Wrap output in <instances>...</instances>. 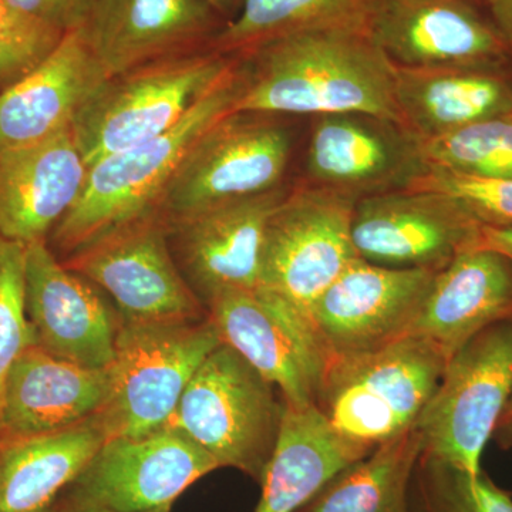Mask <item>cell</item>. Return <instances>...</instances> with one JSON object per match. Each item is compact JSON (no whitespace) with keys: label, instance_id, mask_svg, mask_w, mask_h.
Segmentation results:
<instances>
[{"label":"cell","instance_id":"6da1fadb","mask_svg":"<svg viewBox=\"0 0 512 512\" xmlns=\"http://www.w3.org/2000/svg\"><path fill=\"white\" fill-rule=\"evenodd\" d=\"M239 59L244 87L234 113H360L402 124L396 66L366 30L298 33Z\"/></svg>","mask_w":512,"mask_h":512},{"label":"cell","instance_id":"7a4b0ae2","mask_svg":"<svg viewBox=\"0 0 512 512\" xmlns=\"http://www.w3.org/2000/svg\"><path fill=\"white\" fill-rule=\"evenodd\" d=\"M244 87L241 59L164 134L93 164L72 210L52 231L55 249L67 256L117 228L160 210L168 184L194 144L217 121L234 113Z\"/></svg>","mask_w":512,"mask_h":512},{"label":"cell","instance_id":"3957f363","mask_svg":"<svg viewBox=\"0 0 512 512\" xmlns=\"http://www.w3.org/2000/svg\"><path fill=\"white\" fill-rule=\"evenodd\" d=\"M447 362L436 345L417 335L336 357L329 362L316 407L343 439L375 450L414 427Z\"/></svg>","mask_w":512,"mask_h":512},{"label":"cell","instance_id":"277c9868","mask_svg":"<svg viewBox=\"0 0 512 512\" xmlns=\"http://www.w3.org/2000/svg\"><path fill=\"white\" fill-rule=\"evenodd\" d=\"M237 60L204 47L109 77L72 123L87 167L173 128Z\"/></svg>","mask_w":512,"mask_h":512},{"label":"cell","instance_id":"5b68a950","mask_svg":"<svg viewBox=\"0 0 512 512\" xmlns=\"http://www.w3.org/2000/svg\"><path fill=\"white\" fill-rule=\"evenodd\" d=\"M284 409L278 390L221 343L192 377L167 427L183 433L220 468H235L261 484Z\"/></svg>","mask_w":512,"mask_h":512},{"label":"cell","instance_id":"8992f818","mask_svg":"<svg viewBox=\"0 0 512 512\" xmlns=\"http://www.w3.org/2000/svg\"><path fill=\"white\" fill-rule=\"evenodd\" d=\"M221 343L210 315L191 322H121L110 396L99 414L107 439L167 427L192 377Z\"/></svg>","mask_w":512,"mask_h":512},{"label":"cell","instance_id":"52a82bcc","mask_svg":"<svg viewBox=\"0 0 512 512\" xmlns=\"http://www.w3.org/2000/svg\"><path fill=\"white\" fill-rule=\"evenodd\" d=\"M512 397V319L481 330L448 359L414 429L423 456L480 474L484 448Z\"/></svg>","mask_w":512,"mask_h":512},{"label":"cell","instance_id":"ba28073f","mask_svg":"<svg viewBox=\"0 0 512 512\" xmlns=\"http://www.w3.org/2000/svg\"><path fill=\"white\" fill-rule=\"evenodd\" d=\"M62 262L110 299L121 322H191L208 316L178 269L161 210L117 228Z\"/></svg>","mask_w":512,"mask_h":512},{"label":"cell","instance_id":"9c48e42d","mask_svg":"<svg viewBox=\"0 0 512 512\" xmlns=\"http://www.w3.org/2000/svg\"><path fill=\"white\" fill-rule=\"evenodd\" d=\"M357 201L318 185L288 192L266 227L259 286L309 318L313 303L359 259L352 239Z\"/></svg>","mask_w":512,"mask_h":512},{"label":"cell","instance_id":"30bf717a","mask_svg":"<svg viewBox=\"0 0 512 512\" xmlns=\"http://www.w3.org/2000/svg\"><path fill=\"white\" fill-rule=\"evenodd\" d=\"M218 468L210 454L170 427L114 437L104 441L56 505L72 512H150L173 505Z\"/></svg>","mask_w":512,"mask_h":512},{"label":"cell","instance_id":"8fae6325","mask_svg":"<svg viewBox=\"0 0 512 512\" xmlns=\"http://www.w3.org/2000/svg\"><path fill=\"white\" fill-rule=\"evenodd\" d=\"M291 136L268 114L231 113L184 158L161 200L168 220L281 187Z\"/></svg>","mask_w":512,"mask_h":512},{"label":"cell","instance_id":"7c38bea8","mask_svg":"<svg viewBox=\"0 0 512 512\" xmlns=\"http://www.w3.org/2000/svg\"><path fill=\"white\" fill-rule=\"evenodd\" d=\"M207 311L222 343L261 373L285 404L316 406L330 356L305 313L262 286L222 295Z\"/></svg>","mask_w":512,"mask_h":512},{"label":"cell","instance_id":"4fadbf2b","mask_svg":"<svg viewBox=\"0 0 512 512\" xmlns=\"http://www.w3.org/2000/svg\"><path fill=\"white\" fill-rule=\"evenodd\" d=\"M366 33L403 69H511L512 49L474 0H375Z\"/></svg>","mask_w":512,"mask_h":512},{"label":"cell","instance_id":"5bb4252c","mask_svg":"<svg viewBox=\"0 0 512 512\" xmlns=\"http://www.w3.org/2000/svg\"><path fill=\"white\" fill-rule=\"evenodd\" d=\"M481 229L450 195L424 188L367 195L356 202L352 217L359 258L387 268L439 272L481 244Z\"/></svg>","mask_w":512,"mask_h":512},{"label":"cell","instance_id":"9a60e30c","mask_svg":"<svg viewBox=\"0 0 512 512\" xmlns=\"http://www.w3.org/2000/svg\"><path fill=\"white\" fill-rule=\"evenodd\" d=\"M286 194L278 187L167 218L175 262L205 309L227 293L258 288L266 227Z\"/></svg>","mask_w":512,"mask_h":512},{"label":"cell","instance_id":"2e32d148","mask_svg":"<svg viewBox=\"0 0 512 512\" xmlns=\"http://www.w3.org/2000/svg\"><path fill=\"white\" fill-rule=\"evenodd\" d=\"M436 274L356 259L309 312L330 360L370 352L409 335Z\"/></svg>","mask_w":512,"mask_h":512},{"label":"cell","instance_id":"e0dca14e","mask_svg":"<svg viewBox=\"0 0 512 512\" xmlns=\"http://www.w3.org/2000/svg\"><path fill=\"white\" fill-rule=\"evenodd\" d=\"M26 311L37 346L89 369H109L119 312L92 282L67 268L46 241L26 245Z\"/></svg>","mask_w":512,"mask_h":512},{"label":"cell","instance_id":"ac0fdd59","mask_svg":"<svg viewBox=\"0 0 512 512\" xmlns=\"http://www.w3.org/2000/svg\"><path fill=\"white\" fill-rule=\"evenodd\" d=\"M419 138L402 124L346 113L319 116L308 150L312 185L356 200L409 188L426 173Z\"/></svg>","mask_w":512,"mask_h":512},{"label":"cell","instance_id":"d6986e66","mask_svg":"<svg viewBox=\"0 0 512 512\" xmlns=\"http://www.w3.org/2000/svg\"><path fill=\"white\" fill-rule=\"evenodd\" d=\"M221 19L205 0H97L80 30L113 77L208 47L227 23Z\"/></svg>","mask_w":512,"mask_h":512},{"label":"cell","instance_id":"ffe728a7","mask_svg":"<svg viewBox=\"0 0 512 512\" xmlns=\"http://www.w3.org/2000/svg\"><path fill=\"white\" fill-rule=\"evenodd\" d=\"M87 173L72 126L0 153V235L25 245L46 241L79 200Z\"/></svg>","mask_w":512,"mask_h":512},{"label":"cell","instance_id":"44dd1931","mask_svg":"<svg viewBox=\"0 0 512 512\" xmlns=\"http://www.w3.org/2000/svg\"><path fill=\"white\" fill-rule=\"evenodd\" d=\"M107 79L82 30L63 35L42 62L0 92V153L72 126L77 111Z\"/></svg>","mask_w":512,"mask_h":512},{"label":"cell","instance_id":"7402d4cb","mask_svg":"<svg viewBox=\"0 0 512 512\" xmlns=\"http://www.w3.org/2000/svg\"><path fill=\"white\" fill-rule=\"evenodd\" d=\"M109 396V369L73 365L32 346L6 379L0 440L72 429L99 416Z\"/></svg>","mask_w":512,"mask_h":512},{"label":"cell","instance_id":"603a6c76","mask_svg":"<svg viewBox=\"0 0 512 512\" xmlns=\"http://www.w3.org/2000/svg\"><path fill=\"white\" fill-rule=\"evenodd\" d=\"M512 319V262L478 244L434 276L409 335L436 345L447 360L488 326Z\"/></svg>","mask_w":512,"mask_h":512},{"label":"cell","instance_id":"cb8c5ba5","mask_svg":"<svg viewBox=\"0 0 512 512\" xmlns=\"http://www.w3.org/2000/svg\"><path fill=\"white\" fill-rule=\"evenodd\" d=\"M400 123L420 141L512 114V69L396 67Z\"/></svg>","mask_w":512,"mask_h":512},{"label":"cell","instance_id":"d4e9b609","mask_svg":"<svg viewBox=\"0 0 512 512\" xmlns=\"http://www.w3.org/2000/svg\"><path fill=\"white\" fill-rule=\"evenodd\" d=\"M372 451L339 436L315 404H285L255 512H301L333 477Z\"/></svg>","mask_w":512,"mask_h":512},{"label":"cell","instance_id":"484cf974","mask_svg":"<svg viewBox=\"0 0 512 512\" xmlns=\"http://www.w3.org/2000/svg\"><path fill=\"white\" fill-rule=\"evenodd\" d=\"M106 440L99 416L45 436L0 440V512H52Z\"/></svg>","mask_w":512,"mask_h":512},{"label":"cell","instance_id":"4316f807","mask_svg":"<svg viewBox=\"0 0 512 512\" xmlns=\"http://www.w3.org/2000/svg\"><path fill=\"white\" fill-rule=\"evenodd\" d=\"M419 431H404L332 478L301 512H413Z\"/></svg>","mask_w":512,"mask_h":512},{"label":"cell","instance_id":"83f0119b","mask_svg":"<svg viewBox=\"0 0 512 512\" xmlns=\"http://www.w3.org/2000/svg\"><path fill=\"white\" fill-rule=\"evenodd\" d=\"M375 0H242L237 15L208 49L244 57L258 47L298 33L328 29L366 30Z\"/></svg>","mask_w":512,"mask_h":512},{"label":"cell","instance_id":"f1b7e54d","mask_svg":"<svg viewBox=\"0 0 512 512\" xmlns=\"http://www.w3.org/2000/svg\"><path fill=\"white\" fill-rule=\"evenodd\" d=\"M420 148L427 167L512 180V114L420 141Z\"/></svg>","mask_w":512,"mask_h":512},{"label":"cell","instance_id":"f546056e","mask_svg":"<svg viewBox=\"0 0 512 512\" xmlns=\"http://www.w3.org/2000/svg\"><path fill=\"white\" fill-rule=\"evenodd\" d=\"M413 512H512V497L484 471L470 474L421 454L412 483Z\"/></svg>","mask_w":512,"mask_h":512},{"label":"cell","instance_id":"4dcf8cb0","mask_svg":"<svg viewBox=\"0 0 512 512\" xmlns=\"http://www.w3.org/2000/svg\"><path fill=\"white\" fill-rule=\"evenodd\" d=\"M35 345L26 311V245L0 235V420L10 369Z\"/></svg>","mask_w":512,"mask_h":512},{"label":"cell","instance_id":"1f68e13d","mask_svg":"<svg viewBox=\"0 0 512 512\" xmlns=\"http://www.w3.org/2000/svg\"><path fill=\"white\" fill-rule=\"evenodd\" d=\"M409 188L450 195L481 227H512V180L471 177L427 167L426 173Z\"/></svg>","mask_w":512,"mask_h":512},{"label":"cell","instance_id":"d6a6232c","mask_svg":"<svg viewBox=\"0 0 512 512\" xmlns=\"http://www.w3.org/2000/svg\"><path fill=\"white\" fill-rule=\"evenodd\" d=\"M62 37L0 0V92L42 62Z\"/></svg>","mask_w":512,"mask_h":512},{"label":"cell","instance_id":"836d02e7","mask_svg":"<svg viewBox=\"0 0 512 512\" xmlns=\"http://www.w3.org/2000/svg\"><path fill=\"white\" fill-rule=\"evenodd\" d=\"M13 8L66 35L86 25L97 0H9Z\"/></svg>","mask_w":512,"mask_h":512},{"label":"cell","instance_id":"e575fe53","mask_svg":"<svg viewBox=\"0 0 512 512\" xmlns=\"http://www.w3.org/2000/svg\"><path fill=\"white\" fill-rule=\"evenodd\" d=\"M488 16L495 23L512 49V0H483Z\"/></svg>","mask_w":512,"mask_h":512},{"label":"cell","instance_id":"d590c367","mask_svg":"<svg viewBox=\"0 0 512 512\" xmlns=\"http://www.w3.org/2000/svg\"><path fill=\"white\" fill-rule=\"evenodd\" d=\"M481 244L512 262V227L481 229Z\"/></svg>","mask_w":512,"mask_h":512},{"label":"cell","instance_id":"8d00e7d4","mask_svg":"<svg viewBox=\"0 0 512 512\" xmlns=\"http://www.w3.org/2000/svg\"><path fill=\"white\" fill-rule=\"evenodd\" d=\"M494 439L501 448L512 447V397L495 429Z\"/></svg>","mask_w":512,"mask_h":512},{"label":"cell","instance_id":"74e56055","mask_svg":"<svg viewBox=\"0 0 512 512\" xmlns=\"http://www.w3.org/2000/svg\"><path fill=\"white\" fill-rule=\"evenodd\" d=\"M205 2H207L221 18H227L231 13L237 15L242 0H205Z\"/></svg>","mask_w":512,"mask_h":512},{"label":"cell","instance_id":"f35d334b","mask_svg":"<svg viewBox=\"0 0 512 512\" xmlns=\"http://www.w3.org/2000/svg\"><path fill=\"white\" fill-rule=\"evenodd\" d=\"M171 507L173 505H167V507L158 508V510L150 511V512H171Z\"/></svg>","mask_w":512,"mask_h":512},{"label":"cell","instance_id":"ab89813d","mask_svg":"<svg viewBox=\"0 0 512 512\" xmlns=\"http://www.w3.org/2000/svg\"><path fill=\"white\" fill-rule=\"evenodd\" d=\"M52 512H72V511L64 510V508H62V507H57V505H56V507H55V508H53V511H52Z\"/></svg>","mask_w":512,"mask_h":512}]
</instances>
